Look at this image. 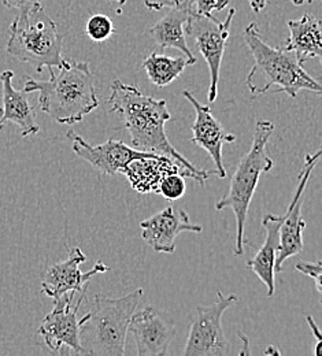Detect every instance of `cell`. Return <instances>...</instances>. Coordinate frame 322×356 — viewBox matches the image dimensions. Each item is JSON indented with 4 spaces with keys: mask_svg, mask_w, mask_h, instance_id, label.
<instances>
[{
    "mask_svg": "<svg viewBox=\"0 0 322 356\" xmlns=\"http://www.w3.org/2000/svg\"><path fill=\"white\" fill-rule=\"evenodd\" d=\"M314 0H292V3L295 4V6H303V4H306V3H313Z\"/></svg>",
    "mask_w": 322,
    "mask_h": 356,
    "instance_id": "f546056e",
    "label": "cell"
},
{
    "mask_svg": "<svg viewBox=\"0 0 322 356\" xmlns=\"http://www.w3.org/2000/svg\"><path fill=\"white\" fill-rule=\"evenodd\" d=\"M217 300L209 306H199L192 318L185 343V356H227L232 353L223 327V315L239 302L236 295L217 293Z\"/></svg>",
    "mask_w": 322,
    "mask_h": 356,
    "instance_id": "52a82bcc",
    "label": "cell"
},
{
    "mask_svg": "<svg viewBox=\"0 0 322 356\" xmlns=\"http://www.w3.org/2000/svg\"><path fill=\"white\" fill-rule=\"evenodd\" d=\"M295 268L303 274H306L307 277H310L314 282H316V288H317V292L321 295L322 293V266L321 262H299L295 265Z\"/></svg>",
    "mask_w": 322,
    "mask_h": 356,
    "instance_id": "484cf974",
    "label": "cell"
},
{
    "mask_svg": "<svg viewBox=\"0 0 322 356\" xmlns=\"http://www.w3.org/2000/svg\"><path fill=\"white\" fill-rule=\"evenodd\" d=\"M183 95L193 106L196 114L195 122L192 125V143L207 151L216 165L217 176L220 178L227 177L223 159V148L228 143H234L236 137L224 129L221 122L213 115L209 106H203L189 90H184Z\"/></svg>",
    "mask_w": 322,
    "mask_h": 356,
    "instance_id": "5bb4252c",
    "label": "cell"
},
{
    "mask_svg": "<svg viewBox=\"0 0 322 356\" xmlns=\"http://www.w3.org/2000/svg\"><path fill=\"white\" fill-rule=\"evenodd\" d=\"M289 39L284 47L285 51L293 52L296 60L303 65L312 58H322L321 21L314 15L305 14L300 19L288 22Z\"/></svg>",
    "mask_w": 322,
    "mask_h": 356,
    "instance_id": "d6986e66",
    "label": "cell"
},
{
    "mask_svg": "<svg viewBox=\"0 0 322 356\" xmlns=\"http://www.w3.org/2000/svg\"><path fill=\"white\" fill-rule=\"evenodd\" d=\"M172 173L189 178L183 168L163 155L135 159L122 170V175L127 176L131 186L138 193H156L161 181Z\"/></svg>",
    "mask_w": 322,
    "mask_h": 356,
    "instance_id": "e0dca14e",
    "label": "cell"
},
{
    "mask_svg": "<svg viewBox=\"0 0 322 356\" xmlns=\"http://www.w3.org/2000/svg\"><path fill=\"white\" fill-rule=\"evenodd\" d=\"M321 158V151L310 155L307 154L305 158L303 169L298 178V186L292 196V200L284 214V220L280 226V250L276 258V271H282V265L287 259L300 254L303 251V230L306 222L302 218V195L306 189L309 178L312 176L314 168L317 166Z\"/></svg>",
    "mask_w": 322,
    "mask_h": 356,
    "instance_id": "30bf717a",
    "label": "cell"
},
{
    "mask_svg": "<svg viewBox=\"0 0 322 356\" xmlns=\"http://www.w3.org/2000/svg\"><path fill=\"white\" fill-rule=\"evenodd\" d=\"M284 220V216L266 214L262 220V226L266 230V237L257 252V255L247 261V266L250 267L254 274L265 284L268 288V296H273L276 291V280H275V265H276L277 252L280 250V226Z\"/></svg>",
    "mask_w": 322,
    "mask_h": 356,
    "instance_id": "ac0fdd59",
    "label": "cell"
},
{
    "mask_svg": "<svg viewBox=\"0 0 322 356\" xmlns=\"http://www.w3.org/2000/svg\"><path fill=\"white\" fill-rule=\"evenodd\" d=\"M273 131V122L268 120H259L257 122L252 144L232 176L228 193L216 203V210L223 211L230 209L234 214L236 241L233 254L236 257H241L244 252V227L259 177L264 173H269L275 165L268 149Z\"/></svg>",
    "mask_w": 322,
    "mask_h": 356,
    "instance_id": "5b68a950",
    "label": "cell"
},
{
    "mask_svg": "<svg viewBox=\"0 0 322 356\" xmlns=\"http://www.w3.org/2000/svg\"><path fill=\"white\" fill-rule=\"evenodd\" d=\"M188 66L192 63L182 56H169L152 52L143 62V69L147 77L155 87H168L179 79Z\"/></svg>",
    "mask_w": 322,
    "mask_h": 356,
    "instance_id": "44dd1931",
    "label": "cell"
},
{
    "mask_svg": "<svg viewBox=\"0 0 322 356\" xmlns=\"http://www.w3.org/2000/svg\"><path fill=\"white\" fill-rule=\"evenodd\" d=\"M230 4V0H192L191 14L210 17L214 11H221Z\"/></svg>",
    "mask_w": 322,
    "mask_h": 356,
    "instance_id": "d4e9b609",
    "label": "cell"
},
{
    "mask_svg": "<svg viewBox=\"0 0 322 356\" xmlns=\"http://www.w3.org/2000/svg\"><path fill=\"white\" fill-rule=\"evenodd\" d=\"M63 39L58 25L42 8L28 21L14 19L10 25L7 52L21 62L29 63L42 73L45 69L62 67L66 59L62 55Z\"/></svg>",
    "mask_w": 322,
    "mask_h": 356,
    "instance_id": "8992f818",
    "label": "cell"
},
{
    "mask_svg": "<svg viewBox=\"0 0 322 356\" xmlns=\"http://www.w3.org/2000/svg\"><path fill=\"white\" fill-rule=\"evenodd\" d=\"M191 15L189 10L172 8L168 15L161 18L151 29L150 35L154 38L155 43L162 49L176 48L182 51L186 59L195 65L196 56L192 54L186 44V22Z\"/></svg>",
    "mask_w": 322,
    "mask_h": 356,
    "instance_id": "ffe728a7",
    "label": "cell"
},
{
    "mask_svg": "<svg viewBox=\"0 0 322 356\" xmlns=\"http://www.w3.org/2000/svg\"><path fill=\"white\" fill-rule=\"evenodd\" d=\"M186 191L185 177L180 173H172L163 178L158 186L159 195H162L169 202H176L182 199Z\"/></svg>",
    "mask_w": 322,
    "mask_h": 356,
    "instance_id": "603a6c76",
    "label": "cell"
},
{
    "mask_svg": "<svg viewBox=\"0 0 322 356\" xmlns=\"http://www.w3.org/2000/svg\"><path fill=\"white\" fill-rule=\"evenodd\" d=\"M129 332L136 341L138 356H163L176 337L177 327L168 314L154 306H145L134 312Z\"/></svg>",
    "mask_w": 322,
    "mask_h": 356,
    "instance_id": "8fae6325",
    "label": "cell"
},
{
    "mask_svg": "<svg viewBox=\"0 0 322 356\" xmlns=\"http://www.w3.org/2000/svg\"><path fill=\"white\" fill-rule=\"evenodd\" d=\"M76 293L77 292L72 291L58 299H54L55 303L52 312L47 314L38 330V334L43 339L47 348L54 353L66 347L76 354L86 355L79 340L80 322L77 319V312L86 299L87 292H83L81 298L76 305H73Z\"/></svg>",
    "mask_w": 322,
    "mask_h": 356,
    "instance_id": "9c48e42d",
    "label": "cell"
},
{
    "mask_svg": "<svg viewBox=\"0 0 322 356\" xmlns=\"http://www.w3.org/2000/svg\"><path fill=\"white\" fill-rule=\"evenodd\" d=\"M306 321H307V323H309V326H310V329H312V332H313L314 337L317 339V348H316V355L321 356V332H320V329H319V326H317V323H316V321H314V318H313V316L307 315V316H306Z\"/></svg>",
    "mask_w": 322,
    "mask_h": 356,
    "instance_id": "83f0119b",
    "label": "cell"
},
{
    "mask_svg": "<svg viewBox=\"0 0 322 356\" xmlns=\"http://www.w3.org/2000/svg\"><path fill=\"white\" fill-rule=\"evenodd\" d=\"M143 289L111 299L96 295L93 310L80 322L79 340L86 355L122 356L129 322L143 298Z\"/></svg>",
    "mask_w": 322,
    "mask_h": 356,
    "instance_id": "277c9868",
    "label": "cell"
},
{
    "mask_svg": "<svg viewBox=\"0 0 322 356\" xmlns=\"http://www.w3.org/2000/svg\"><path fill=\"white\" fill-rule=\"evenodd\" d=\"M243 39L254 58V66L245 79L247 88L254 96L264 95L272 87H277L275 93L284 92L291 97H296L303 89L321 93V84L302 67L291 52L271 47L262 40L257 24L251 22L244 29Z\"/></svg>",
    "mask_w": 322,
    "mask_h": 356,
    "instance_id": "3957f363",
    "label": "cell"
},
{
    "mask_svg": "<svg viewBox=\"0 0 322 356\" xmlns=\"http://www.w3.org/2000/svg\"><path fill=\"white\" fill-rule=\"evenodd\" d=\"M14 72L4 70L0 74V81L3 86V117L1 125L7 122H14L21 129V136L28 137L39 134L40 128L35 121V108L32 107L28 93L22 89L14 88L13 86Z\"/></svg>",
    "mask_w": 322,
    "mask_h": 356,
    "instance_id": "2e32d148",
    "label": "cell"
},
{
    "mask_svg": "<svg viewBox=\"0 0 322 356\" xmlns=\"http://www.w3.org/2000/svg\"><path fill=\"white\" fill-rule=\"evenodd\" d=\"M108 104L111 111L122 118L125 129L131 134L134 148L172 159L184 169L188 177L199 184H204L211 176H217V170L204 172L195 168L169 141L165 125L170 121L172 115L168 110L166 100H156L143 93L135 86L114 80Z\"/></svg>",
    "mask_w": 322,
    "mask_h": 356,
    "instance_id": "6da1fadb",
    "label": "cell"
},
{
    "mask_svg": "<svg viewBox=\"0 0 322 356\" xmlns=\"http://www.w3.org/2000/svg\"><path fill=\"white\" fill-rule=\"evenodd\" d=\"M86 33L92 42H106L115 33V26L110 17L104 14H93L86 25Z\"/></svg>",
    "mask_w": 322,
    "mask_h": 356,
    "instance_id": "7402d4cb",
    "label": "cell"
},
{
    "mask_svg": "<svg viewBox=\"0 0 322 356\" xmlns=\"http://www.w3.org/2000/svg\"><path fill=\"white\" fill-rule=\"evenodd\" d=\"M234 15L236 8H230L225 21H220L213 15L203 17L191 14L186 22V36H191L195 40L209 66L210 89L207 99L210 104L216 102L218 95L221 63L230 40V25Z\"/></svg>",
    "mask_w": 322,
    "mask_h": 356,
    "instance_id": "ba28073f",
    "label": "cell"
},
{
    "mask_svg": "<svg viewBox=\"0 0 322 356\" xmlns=\"http://www.w3.org/2000/svg\"><path fill=\"white\" fill-rule=\"evenodd\" d=\"M1 3L17 13V21L25 22L43 8L45 0H1Z\"/></svg>",
    "mask_w": 322,
    "mask_h": 356,
    "instance_id": "cb8c5ba5",
    "label": "cell"
},
{
    "mask_svg": "<svg viewBox=\"0 0 322 356\" xmlns=\"http://www.w3.org/2000/svg\"><path fill=\"white\" fill-rule=\"evenodd\" d=\"M192 0H144V6L151 11H161L163 8H184L191 11Z\"/></svg>",
    "mask_w": 322,
    "mask_h": 356,
    "instance_id": "4316f807",
    "label": "cell"
},
{
    "mask_svg": "<svg viewBox=\"0 0 322 356\" xmlns=\"http://www.w3.org/2000/svg\"><path fill=\"white\" fill-rule=\"evenodd\" d=\"M247 1H248L250 7H251V10L254 13L262 11L266 7V4H268V0H247Z\"/></svg>",
    "mask_w": 322,
    "mask_h": 356,
    "instance_id": "f1b7e54d",
    "label": "cell"
},
{
    "mask_svg": "<svg viewBox=\"0 0 322 356\" xmlns=\"http://www.w3.org/2000/svg\"><path fill=\"white\" fill-rule=\"evenodd\" d=\"M86 261V254L79 247H74L66 261L55 264L47 270L42 282V292L52 299H58L72 291L83 292L88 289L92 277L99 273L108 271V266L99 261L92 270L83 273L80 266Z\"/></svg>",
    "mask_w": 322,
    "mask_h": 356,
    "instance_id": "4fadbf2b",
    "label": "cell"
},
{
    "mask_svg": "<svg viewBox=\"0 0 322 356\" xmlns=\"http://www.w3.org/2000/svg\"><path fill=\"white\" fill-rule=\"evenodd\" d=\"M1 117H3V107H0V121H1ZM3 129V125H1V122H0V131Z\"/></svg>",
    "mask_w": 322,
    "mask_h": 356,
    "instance_id": "1f68e13d",
    "label": "cell"
},
{
    "mask_svg": "<svg viewBox=\"0 0 322 356\" xmlns=\"http://www.w3.org/2000/svg\"><path fill=\"white\" fill-rule=\"evenodd\" d=\"M49 80L39 81L25 77L24 90L39 93V106L61 125L72 127L84 120L99 106L95 89V79L88 62L66 59L65 65L55 73L48 69Z\"/></svg>",
    "mask_w": 322,
    "mask_h": 356,
    "instance_id": "7a4b0ae2",
    "label": "cell"
},
{
    "mask_svg": "<svg viewBox=\"0 0 322 356\" xmlns=\"http://www.w3.org/2000/svg\"><path fill=\"white\" fill-rule=\"evenodd\" d=\"M108 1H115V3H118L120 6H124V4L127 3V0H108Z\"/></svg>",
    "mask_w": 322,
    "mask_h": 356,
    "instance_id": "4dcf8cb0",
    "label": "cell"
},
{
    "mask_svg": "<svg viewBox=\"0 0 322 356\" xmlns=\"http://www.w3.org/2000/svg\"><path fill=\"white\" fill-rule=\"evenodd\" d=\"M143 240L159 254H173L176 238L183 232L202 233V225L192 223L185 210L166 207L152 217L140 222Z\"/></svg>",
    "mask_w": 322,
    "mask_h": 356,
    "instance_id": "9a60e30c",
    "label": "cell"
},
{
    "mask_svg": "<svg viewBox=\"0 0 322 356\" xmlns=\"http://www.w3.org/2000/svg\"><path fill=\"white\" fill-rule=\"evenodd\" d=\"M66 136L73 140V151L86 162L91 163L100 173L114 176L122 173V170L135 159L152 158L158 154L140 151L127 145L124 141L108 138L106 143L99 145H91L80 134L69 131Z\"/></svg>",
    "mask_w": 322,
    "mask_h": 356,
    "instance_id": "7c38bea8",
    "label": "cell"
}]
</instances>
